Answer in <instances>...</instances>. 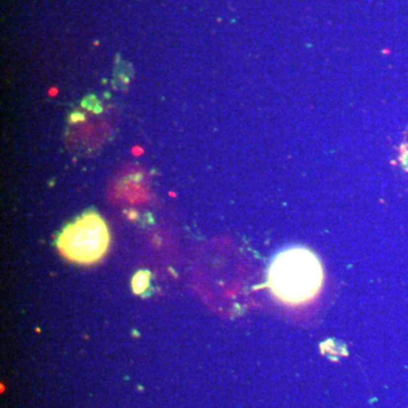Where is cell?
Wrapping results in <instances>:
<instances>
[{"label": "cell", "instance_id": "obj_3", "mask_svg": "<svg viewBox=\"0 0 408 408\" xmlns=\"http://www.w3.org/2000/svg\"><path fill=\"white\" fill-rule=\"evenodd\" d=\"M151 273L147 270L137 271L132 278V289L135 294H142L150 285Z\"/></svg>", "mask_w": 408, "mask_h": 408}, {"label": "cell", "instance_id": "obj_1", "mask_svg": "<svg viewBox=\"0 0 408 408\" xmlns=\"http://www.w3.org/2000/svg\"><path fill=\"white\" fill-rule=\"evenodd\" d=\"M323 267L317 254L304 246L279 251L269 267L268 283L271 293L287 305L312 302L323 286Z\"/></svg>", "mask_w": 408, "mask_h": 408}, {"label": "cell", "instance_id": "obj_2", "mask_svg": "<svg viewBox=\"0 0 408 408\" xmlns=\"http://www.w3.org/2000/svg\"><path fill=\"white\" fill-rule=\"evenodd\" d=\"M110 232L106 221L95 211H89L67 225L57 239V247L66 259L92 264L106 255Z\"/></svg>", "mask_w": 408, "mask_h": 408}]
</instances>
